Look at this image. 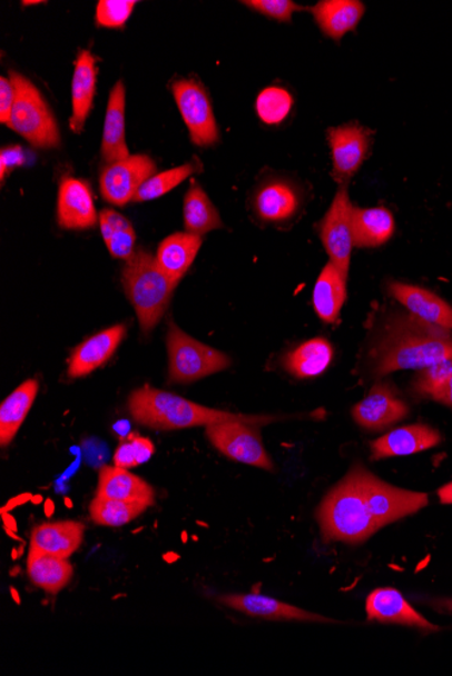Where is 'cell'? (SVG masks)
I'll list each match as a JSON object with an SVG mask.
<instances>
[{"mask_svg":"<svg viewBox=\"0 0 452 676\" xmlns=\"http://www.w3.org/2000/svg\"><path fill=\"white\" fill-rule=\"evenodd\" d=\"M429 504L425 493L394 488L356 465L318 508L325 540L360 545L382 527L416 514Z\"/></svg>","mask_w":452,"mask_h":676,"instance_id":"obj_1","label":"cell"},{"mask_svg":"<svg viewBox=\"0 0 452 676\" xmlns=\"http://www.w3.org/2000/svg\"><path fill=\"white\" fill-rule=\"evenodd\" d=\"M452 359V331L400 314L387 321L379 342L370 351L376 377L400 370H422Z\"/></svg>","mask_w":452,"mask_h":676,"instance_id":"obj_2","label":"cell"},{"mask_svg":"<svg viewBox=\"0 0 452 676\" xmlns=\"http://www.w3.org/2000/svg\"><path fill=\"white\" fill-rule=\"evenodd\" d=\"M128 408L137 422L153 429H159V431H174V429L199 426L207 427L216 425V422L235 420L259 426L275 420L274 417L246 416L206 408L199 406V404L188 401L184 397L148 387V385L130 395Z\"/></svg>","mask_w":452,"mask_h":676,"instance_id":"obj_3","label":"cell"},{"mask_svg":"<svg viewBox=\"0 0 452 676\" xmlns=\"http://www.w3.org/2000/svg\"><path fill=\"white\" fill-rule=\"evenodd\" d=\"M121 278L141 330L153 331L167 311L177 284L163 274L156 258L144 249L136 250L129 258Z\"/></svg>","mask_w":452,"mask_h":676,"instance_id":"obj_4","label":"cell"},{"mask_svg":"<svg viewBox=\"0 0 452 676\" xmlns=\"http://www.w3.org/2000/svg\"><path fill=\"white\" fill-rule=\"evenodd\" d=\"M9 79L16 88L9 128L36 148H59L61 139L58 123L39 88L21 73L11 71Z\"/></svg>","mask_w":452,"mask_h":676,"instance_id":"obj_5","label":"cell"},{"mask_svg":"<svg viewBox=\"0 0 452 676\" xmlns=\"http://www.w3.org/2000/svg\"><path fill=\"white\" fill-rule=\"evenodd\" d=\"M169 381L188 384L228 369L232 361L226 354L188 337L178 326L169 324L167 335Z\"/></svg>","mask_w":452,"mask_h":676,"instance_id":"obj_6","label":"cell"},{"mask_svg":"<svg viewBox=\"0 0 452 676\" xmlns=\"http://www.w3.org/2000/svg\"><path fill=\"white\" fill-rule=\"evenodd\" d=\"M207 439L225 457L236 463L273 471L274 464L255 426L246 421H223L206 427Z\"/></svg>","mask_w":452,"mask_h":676,"instance_id":"obj_7","label":"cell"},{"mask_svg":"<svg viewBox=\"0 0 452 676\" xmlns=\"http://www.w3.org/2000/svg\"><path fill=\"white\" fill-rule=\"evenodd\" d=\"M175 102L197 147L207 148L218 142V128L209 95L197 80L178 79L171 84Z\"/></svg>","mask_w":452,"mask_h":676,"instance_id":"obj_8","label":"cell"},{"mask_svg":"<svg viewBox=\"0 0 452 676\" xmlns=\"http://www.w3.org/2000/svg\"><path fill=\"white\" fill-rule=\"evenodd\" d=\"M347 186H341L328 212L320 223V238L331 262L348 276L351 252L354 248L353 212Z\"/></svg>","mask_w":452,"mask_h":676,"instance_id":"obj_9","label":"cell"},{"mask_svg":"<svg viewBox=\"0 0 452 676\" xmlns=\"http://www.w3.org/2000/svg\"><path fill=\"white\" fill-rule=\"evenodd\" d=\"M374 132L357 122L345 123L326 131L331 148L332 176L341 186H347L367 160Z\"/></svg>","mask_w":452,"mask_h":676,"instance_id":"obj_10","label":"cell"},{"mask_svg":"<svg viewBox=\"0 0 452 676\" xmlns=\"http://www.w3.org/2000/svg\"><path fill=\"white\" fill-rule=\"evenodd\" d=\"M253 210L265 223H286L293 220L304 206L303 189L286 177H268L253 195Z\"/></svg>","mask_w":452,"mask_h":676,"instance_id":"obj_11","label":"cell"},{"mask_svg":"<svg viewBox=\"0 0 452 676\" xmlns=\"http://www.w3.org/2000/svg\"><path fill=\"white\" fill-rule=\"evenodd\" d=\"M156 163L146 155L130 156L127 160L110 163L100 173L99 186L104 199L124 207L134 201L140 188L155 176Z\"/></svg>","mask_w":452,"mask_h":676,"instance_id":"obj_12","label":"cell"},{"mask_svg":"<svg viewBox=\"0 0 452 676\" xmlns=\"http://www.w3.org/2000/svg\"><path fill=\"white\" fill-rule=\"evenodd\" d=\"M410 414V407L401 400L389 384H376L370 394L353 409L354 420L369 431H381L395 425Z\"/></svg>","mask_w":452,"mask_h":676,"instance_id":"obj_13","label":"cell"},{"mask_svg":"<svg viewBox=\"0 0 452 676\" xmlns=\"http://www.w3.org/2000/svg\"><path fill=\"white\" fill-rule=\"evenodd\" d=\"M366 613L369 622L405 625V627L416 628L423 634L441 630L414 610L403 594L393 587H381L370 594Z\"/></svg>","mask_w":452,"mask_h":676,"instance_id":"obj_14","label":"cell"},{"mask_svg":"<svg viewBox=\"0 0 452 676\" xmlns=\"http://www.w3.org/2000/svg\"><path fill=\"white\" fill-rule=\"evenodd\" d=\"M218 602L244 615L265 618L269 622L334 623L331 618L281 603L272 597L261 596V594H229V596L219 597Z\"/></svg>","mask_w":452,"mask_h":676,"instance_id":"obj_15","label":"cell"},{"mask_svg":"<svg viewBox=\"0 0 452 676\" xmlns=\"http://www.w3.org/2000/svg\"><path fill=\"white\" fill-rule=\"evenodd\" d=\"M58 220L66 230H89L98 222L91 188L86 181L66 177L61 181Z\"/></svg>","mask_w":452,"mask_h":676,"instance_id":"obj_16","label":"cell"},{"mask_svg":"<svg viewBox=\"0 0 452 676\" xmlns=\"http://www.w3.org/2000/svg\"><path fill=\"white\" fill-rule=\"evenodd\" d=\"M442 441V435L426 425L405 426L393 429L380 439L372 441V459L405 457L430 450Z\"/></svg>","mask_w":452,"mask_h":676,"instance_id":"obj_17","label":"cell"},{"mask_svg":"<svg viewBox=\"0 0 452 676\" xmlns=\"http://www.w3.org/2000/svg\"><path fill=\"white\" fill-rule=\"evenodd\" d=\"M387 290L416 318L452 331V307L431 290L399 281L389 282Z\"/></svg>","mask_w":452,"mask_h":676,"instance_id":"obj_18","label":"cell"},{"mask_svg":"<svg viewBox=\"0 0 452 676\" xmlns=\"http://www.w3.org/2000/svg\"><path fill=\"white\" fill-rule=\"evenodd\" d=\"M127 335V327L119 325L100 331L73 350L69 359L68 375L78 378L89 376L115 356Z\"/></svg>","mask_w":452,"mask_h":676,"instance_id":"obj_19","label":"cell"},{"mask_svg":"<svg viewBox=\"0 0 452 676\" xmlns=\"http://www.w3.org/2000/svg\"><path fill=\"white\" fill-rule=\"evenodd\" d=\"M97 57L90 50H81L72 76V116L69 128L75 132L83 130L87 118L92 110L94 97L97 92L98 67Z\"/></svg>","mask_w":452,"mask_h":676,"instance_id":"obj_20","label":"cell"},{"mask_svg":"<svg viewBox=\"0 0 452 676\" xmlns=\"http://www.w3.org/2000/svg\"><path fill=\"white\" fill-rule=\"evenodd\" d=\"M97 497L109 500L155 504L153 486L121 467H102L99 471Z\"/></svg>","mask_w":452,"mask_h":676,"instance_id":"obj_21","label":"cell"},{"mask_svg":"<svg viewBox=\"0 0 452 676\" xmlns=\"http://www.w3.org/2000/svg\"><path fill=\"white\" fill-rule=\"evenodd\" d=\"M125 100H127L125 86L122 81H117L110 92L105 117L102 148H100L104 161L108 166L130 157L127 139H125V103H127Z\"/></svg>","mask_w":452,"mask_h":676,"instance_id":"obj_22","label":"cell"},{"mask_svg":"<svg viewBox=\"0 0 452 676\" xmlns=\"http://www.w3.org/2000/svg\"><path fill=\"white\" fill-rule=\"evenodd\" d=\"M311 11L323 34L341 41L345 34L356 29L366 8L360 0H323Z\"/></svg>","mask_w":452,"mask_h":676,"instance_id":"obj_23","label":"cell"},{"mask_svg":"<svg viewBox=\"0 0 452 676\" xmlns=\"http://www.w3.org/2000/svg\"><path fill=\"white\" fill-rule=\"evenodd\" d=\"M203 238L188 232H175L159 245L156 262L169 280L177 284L191 268Z\"/></svg>","mask_w":452,"mask_h":676,"instance_id":"obj_24","label":"cell"},{"mask_svg":"<svg viewBox=\"0 0 452 676\" xmlns=\"http://www.w3.org/2000/svg\"><path fill=\"white\" fill-rule=\"evenodd\" d=\"M85 529L78 521L41 524L31 530L30 548L68 559L83 541Z\"/></svg>","mask_w":452,"mask_h":676,"instance_id":"obj_25","label":"cell"},{"mask_svg":"<svg viewBox=\"0 0 452 676\" xmlns=\"http://www.w3.org/2000/svg\"><path fill=\"white\" fill-rule=\"evenodd\" d=\"M347 300V275L331 261L325 265L313 290V307L325 324H335Z\"/></svg>","mask_w":452,"mask_h":676,"instance_id":"obj_26","label":"cell"},{"mask_svg":"<svg viewBox=\"0 0 452 676\" xmlns=\"http://www.w3.org/2000/svg\"><path fill=\"white\" fill-rule=\"evenodd\" d=\"M353 230L356 248H380L393 237L395 222L387 208H354Z\"/></svg>","mask_w":452,"mask_h":676,"instance_id":"obj_27","label":"cell"},{"mask_svg":"<svg viewBox=\"0 0 452 676\" xmlns=\"http://www.w3.org/2000/svg\"><path fill=\"white\" fill-rule=\"evenodd\" d=\"M28 575L31 584L50 594L65 589L73 575L72 565L65 558L30 548Z\"/></svg>","mask_w":452,"mask_h":676,"instance_id":"obj_28","label":"cell"},{"mask_svg":"<svg viewBox=\"0 0 452 676\" xmlns=\"http://www.w3.org/2000/svg\"><path fill=\"white\" fill-rule=\"evenodd\" d=\"M40 385L36 380L24 381L2 402L0 407V445L9 446L16 438L24 419L29 414Z\"/></svg>","mask_w":452,"mask_h":676,"instance_id":"obj_29","label":"cell"},{"mask_svg":"<svg viewBox=\"0 0 452 676\" xmlns=\"http://www.w3.org/2000/svg\"><path fill=\"white\" fill-rule=\"evenodd\" d=\"M334 359V347L325 338L307 340L288 354L285 368L298 378H312L323 375Z\"/></svg>","mask_w":452,"mask_h":676,"instance_id":"obj_30","label":"cell"},{"mask_svg":"<svg viewBox=\"0 0 452 676\" xmlns=\"http://www.w3.org/2000/svg\"><path fill=\"white\" fill-rule=\"evenodd\" d=\"M184 217L186 232L193 236L203 237L224 227L217 208L197 182H194L185 196Z\"/></svg>","mask_w":452,"mask_h":676,"instance_id":"obj_31","label":"cell"},{"mask_svg":"<svg viewBox=\"0 0 452 676\" xmlns=\"http://www.w3.org/2000/svg\"><path fill=\"white\" fill-rule=\"evenodd\" d=\"M100 232L110 255L119 260H129L134 256L136 232L129 220L112 210L99 215Z\"/></svg>","mask_w":452,"mask_h":676,"instance_id":"obj_32","label":"cell"},{"mask_svg":"<svg viewBox=\"0 0 452 676\" xmlns=\"http://www.w3.org/2000/svg\"><path fill=\"white\" fill-rule=\"evenodd\" d=\"M150 505L144 503H128L109 500V498H94L90 505V515L94 523L106 527H122L141 516Z\"/></svg>","mask_w":452,"mask_h":676,"instance_id":"obj_33","label":"cell"},{"mask_svg":"<svg viewBox=\"0 0 452 676\" xmlns=\"http://www.w3.org/2000/svg\"><path fill=\"white\" fill-rule=\"evenodd\" d=\"M292 93L282 87H267L256 98V112L263 123L281 125L293 110Z\"/></svg>","mask_w":452,"mask_h":676,"instance_id":"obj_34","label":"cell"},{"mask_svg":"<svg viewBox=\"0 0 452 676\" xmlns=\"http://www.w3.org/2000/svg\"><path fill=\"white\" fill-rule=\"evenodd\" d=\"M198 167L196 163H185L178 168L165 170L159 175L150 177V179L137 192L134 201H149L160 198L184 182L187 177L196 173Z\"/></svg>","mask_w":452,"mask_h":676,"instance_id":"obj_35","label":"cell"},{"mask_svg":"<svg viewBox=\"0 0 452 676\" xmlns=\"http://www.w3.org/2000/svg\"><path fill=\"white\" fill-rule=\"evenodd\" d=\"M155 453L153 441L143 436L128 435L115 454V465L121 469H134L148 463Z\"/></svg>","mask_w":452,"mask_h":676,"instance_id":"obj_36","label":"cell"},{"mask_svg":"<svg viewBox=\"0 0 452 676\" xmlns=\"http://www.w3.org/2000/svg\"><path fill=\"white\" fill-rule=\"evenodd\" d=\"M452 377V359L429 366L419 370L412 382L413 395L419 397H431L443 387Z\"/></svg>","mask_w":452,"mask_h":676,"instance_id":"obj_37","label":"cell"},{"mask_svg":"<svg viewBox=\"0 0 452 676\" xmlns=\"http://www.w3.org/2000/svg\"><path fill=\"white\" fill-rule=\"evenodd\" d=\"M136 4L135 0H100L96 12L98 27L106 29L124 28Z\"/></svg>","mask_w":452,"mask_h":676,"instance_id":"obj_38","label":"cell"},{"mask_svg":"<svg viewBox=\"0 0 452 676\" xmlns=\"http://www.w3.org/2000/svg\"><path fill=\"white\" fill-rule=\"evenodd\" d=\"M247 8L279 22H291L295 11L304 10L292 0H248L243 2Z\"/></svg>","mask_w":452,"mask_h":676,"instance_id":"obj_39","label":"cell"},{"mask_svg":"<svg viewBox=\"0 0 452 676\" xmlns=\"http://www.w3.org/2000/svg\"><path fill=\"white\" fill-rule=\"evenodd\" d=\"M16 102V88L10 79H0V122L10 125L12 107Z\"/></svg>","mask_w":452,"mask_h":676,"instance_id":"obj_40","label":"cell"},{"mask_svg":"<svg viewBox=\"0 0 452 676\" xmlns=\"http://www.w3.org/2000/svg\"><path fill=\"white\" fill-rule=\"evenodd\" d=\"M24 161V155L21 147L3 148L0 153V179L2 181L12 169L21 167Z\"/></svg>","mask_w":452,"mask_h":676,"instance_id":"obj_41","label":"cell"},{"mask_svg":"<svg viewBox=\"0 0 452 676\" xmlns=\"http://www.w3.org/2000/svg\"><path fill=\"white\" fill-rule=\"evenodd\" d=\"M431 399L452 408V377L431 397Z\"/></svg>","mask_w":452,"mask_h":676,"instance_id":"obj_42","label":"cell"},{"mask_svg":"<svg viewBox=\"0 0 452 676\" xmlns=\"http://www.w3.org/2000/svg\"><path fill=\"white\" fill-rule=\"evenodd\" d=\"M432 608L442 613H452V598H438L431 602Z\"/></svg>","mask_w":452,"mask_h":676,"instance_id":"obj_43","label":"cell"},{"mask_svg":"<svg viewBox=\"0 0 452 676\" xmlns=\"http://www.w3.org/2000/svg\"><path fill=\"white\" fill-rule=\"evenodd\" d=\"M31 498H33V496L29 495V493H24V495L11 498V500L8 503V505H6L3 509L10 511L12 509H16L17 507H20V505L31 501Z\"/></svg>","mask_w":452,"mask_h":676,"instance_id":"obj_44","label":"cell"},{"mask_svg":"<svg viewBox=\"0 0 452 676\" xmlns=\"http://www.w3.org/2000/svg\"><path fill=\"white\" fill-rule=\"evenodd\" d=\"M438 496L442 504L452 505V483L442 486V488L438 490Z\"/></svg>","mask_w":452,"mask_h":676,"instance_id":"obj_45","label":"cell"},{"mask_svg":"<svg viewBox=\"0 0 452 676\" xmlns=\"http://www.w3.org/2000/svg\"><path fill=\"white\" fill-rule=\"evenodd\" d=\"M2 517L4 521V527L11 530H17V523L12 519L11 515L8 510L2 509Z\"/></svg>","mask_w":452,"mask_h":676,"instance_id":"obj_46","label":"cell"},{"mask_svg":"<svg viewBox=\"0 0 452 676\" xmlns=\"http://www.w3.org/2000/svg\"><path fill=\"white\" fill-rule=\"evenodd\" d=\"M116 431L122 435H127L129 431V425H127V422L125 421L118 422V425H116Z\"/></svg>","mask_w":452,"mask_h":676,"instance_id":"obj_47","label":"cell"},{"mask_svg":"<svg viewBox=\"0 0 452 676\" xmlns=\"http://www.w3.org/2000/svg\"><path fill=\"white\" fill-rule=\"evenodd\" d=\"M55 514V504L52 500L46 501V515L47 517H52Z\"/></svg>","mask_w":452,"mask_h":676,"instance_id":"obj_48","label":"cell"},{"mask_svg":"<svg viewBox=\"0 0 452 676\" xmlns=\"http://www.w3.org/2000/svg\"><path fill=\"white\" fill-rule=\"evenodd\" d=\"M10 593H11V597H12V598H14V602H16L18 605H21V597H20V594H18V592L14 589V587H11Z\"/></svg>","mask_w":452,"mask_h":676,"instance_id":"obj_49","label":"cell"},{"mask_svg":"<svg viewBox=\"0 0 452 676\" xmlns=\"http://www.w3.org/2000/svg\"><path fill=\"white\" fill-rule=\"evenodd\" d=\"M31 503H33V504H41L42 503V497L41 496H36V497L31 498Z\"/></svg>","mask_w":452,"mask_h":676,"instance_id":"obj_50","label":"cell"},{"mask_svg":"<svg viewBox=\"0 0 452 676\" xmlns=\"http://www.w3.org/2000/svg\"><path fill=\"white\" fill-rule=\"evenodd\" d=\"M66 504H67V507H68V508H72V504H71V501H69V500H68V498H67V500H66Z\"/></svg>","mask_w":452,"mask_h":676,"instance_id":"obj_51","label":"cell"}]
</instances>
